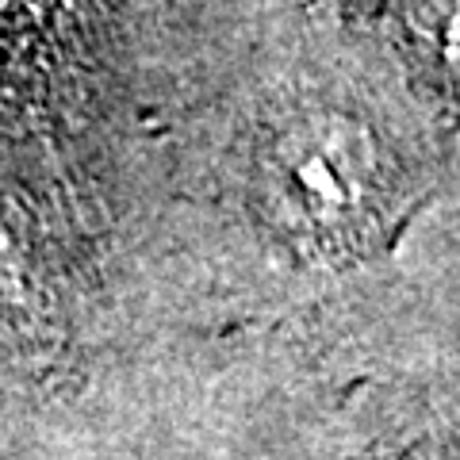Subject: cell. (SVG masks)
Returning <instances> with one entry per match:
<instances>
[{
  "label": "cell",
  "instance_id": "cell-1",
  "mask_svg": "<svg viewBox=\"0 0 460 460\" xmlns=\"http://www.w3.org/2000/svg\"><path fill=\"white\" fill-rule=\"evenodd\" d=\"M376 169V142L361 123L338 111H311L272 138L265 189L292 230L326 234L368 208Z\"/></svg>",
  "mask_w": 460,
  "mask_h": 460
}]
</instances>
